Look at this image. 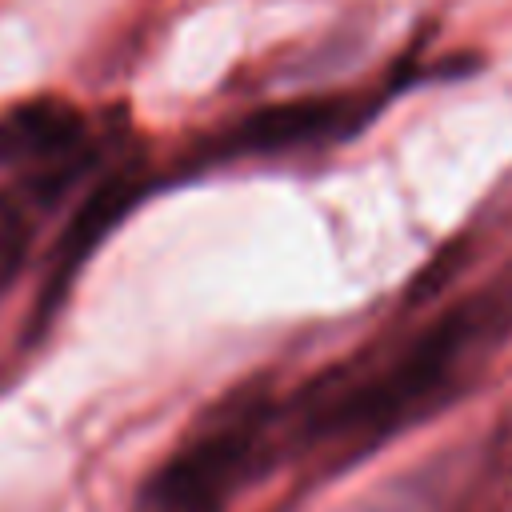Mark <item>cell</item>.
I'll list each match as a JSON object with an SVG mask.
<instances>
[{"label":"cell","mask_w":512,"mask_h":512,"mask_svg":"<svg viewBox=\"0 0 512 512\" xmlns=\"http://www.w3.org/2000/svg\"><path fill=\"white\" fill-rule=\"evenodd\" d=\"M480 324L484 320H476L472 304L448 312L400 360H392L380 376H372V380L356 384L352 392L336 396L316 416V428L324 436H332V432H388L396 420L416 412L448 380L452 364L460 360L464 344L476 336Z\"/></svg>","instance_id":"1"},{"label":"cell","mask_w":512,"mask_h":512,"mask_svg":"<svg viewBox=\"0 0 512 512\" xmlns=\"http://www.w3.org/2000/svg\"><path fill=\"white\" fill-rule=\"evenodd\" d=\"M260 432L256 412H236L212 432L196 436L188 448H180L148 484V504L156 512H212L220 496L240 476L252 444Z\"/></svg>","instance_id":"2"},{"label":"cell","mask_w":512,"mask_h":512,"mask_svg":"<svg viewBox=\"0 0 512 512\" xmlns=\"http://www.w3.org/2000/svg\"><path fill=\"white\" fill-rule=\"evenodd\" d=\"M148 184L152 180L140 168H116V172H108L104 180H96L88 188V196L68 216V224H64V232H60V240L52 248V264H48V276H44V288H40V300H36V312H32V324L36 328H44L52 320L56 304L64 300V292L76 280V272L84 268V260L144 200Z\"/></svg>","instance_id":"3"},{"label":"cell","mask_w":512,"mask_h":512,"mask_svg":"<svg viewBox=\"0 0 512 512\" xmlns=\"http://www.w3.org/2000/svg\"><path fill=\"white\" fill-rule=\"evenodd\" d=\"M372 112V104H360L356 96H308V100H288V104H268L240 124H232L220 140V156H240V152H284L300 148L324 136L356 132V124Z\"/></svg>","instance_id":"4"},{"label":"cell","mask_w":512,"mask_h":512,"mask_svg":"<svg viewBox=\"0 0 512 512\" xmlns=\"http://www.w3.org/2000/svg\"><path fill=\"white\" fill-rule=\"evenodd\" d=\"M84 116L56 96H36L0 116V168L36 172L84 152Z\"/></svg>","instance_id":"5"},{"label":"cell","mask_w":512,"mask_h":512,"mask_svg":"<svg viewBox=\"0 0 512 512\" xmlns=\"http://www.w3.org/2000/svg\"><path fill=\"white\" fill-rule=\"evenodd\" d=\"M84 156L88 152L48 164V168H36V172H24L20 184L0 188V296L12 288V280L24 268V256L32 248V232H36V216L76 180V172L84 168Z\"/></svg>","instance_id":"6"}]
</instances>
